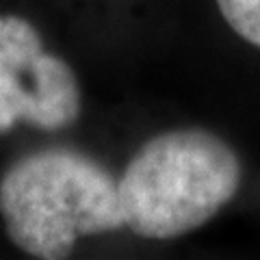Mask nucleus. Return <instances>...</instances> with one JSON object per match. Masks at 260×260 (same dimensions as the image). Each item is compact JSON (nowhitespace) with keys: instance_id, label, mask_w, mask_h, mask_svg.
<instances>
[{"instance_id":"obj_1","label":"nucleus","mask_w":260,"mask_h":260,"mask_svg":"<svg viewBox=\"0 0 260 260\" xmlns=\"http://www.w3.org/2000/svg\"><path fill=\"white\" fill-rule=\"evenodd\" d=\"M9 239L42 260L70 256L78 237L119 230V186L100 162L76 150H42L15 160L0 180Z\"/></svg>"},{"instance_id":"obj_2","label":"nucleus","mask_w":260,"mask_h":260,"mask_svg":"<svg viewBox=\"0 0 260 260\" xmlns=\"http://www.w3.org/2000/svg\"><path fill=\"white\" fill-rule=\"evenodd\" d=\"M241 160L200 128L152 137L130 158L119 186L124 223L143 239H176L210 221L239 191Z\"/></svg>"},{"instance_id":"obj_3","label":"nucleus","mask_w":260,"mask_h":260,"mask_svg":"<svg viewBox=\"0 0 260 260\" xmlns=\"http://www.w3.org/2000/svg\"><path fill=\"white\" fill-rule=\"evenodd\" d=\"M80 109L74 70L61 56L46 52L28 20L0 13V135L15 124L56 133L74 124Z\"/></svg>"},{"instance_id":"obj_4","label":"nucleus","mask_w":260,"mask_h":260,"mask_svg":"<svg viewBox=\"0 0 260 260\" xmlns=\"http://www.w3.org/2000/svg\"><path fill=\"white\" fill-rule=\"evenodd\" d=\"M217 5L232 30L260 48V0H217Z\"/></svg>"}]
</instances>
